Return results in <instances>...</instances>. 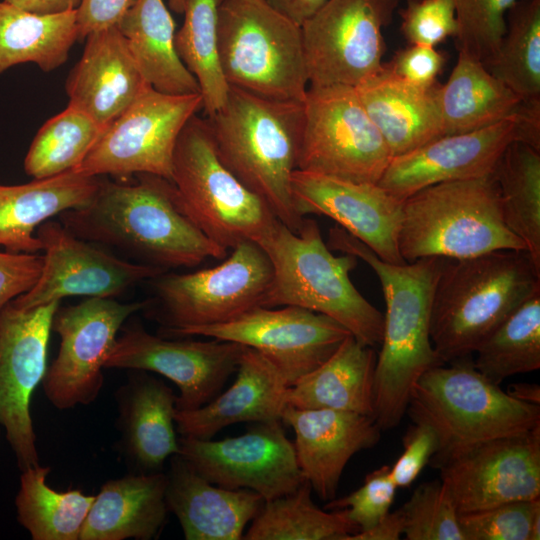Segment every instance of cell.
I'll use <instances>...</instances> for the list:
<instances>
[{
  "label": "cell",
  "mask_w": 540,
  "mask_h": 540,
  "mask_svg": "<svg viewBox=\"0 0 540 540\" xmlns=\"http://www.w3.org/2000/svg\"><path fill=\"white\" fill-rule=\"evenodd\" d=\"M129 179H100L92 201L58 215L77 237L130 261L163 271L224 259L228 250L212 242L189 216L171 180L139 173Z\"/></svg>",
  "instance_id": "6da1fadb"
},
{
  "label": "cell",
  "mask_w": 540,
  "mask_h": 540,
  "mask_svg": "<svg viewBox=\"0 0 540 540\" xmlns=\"http://www.w3.org/2000/svg\"><path fill=\"white\" fill-rule=\"evenodd\" d=\"M327 245L364 261L381 283L386 311L374 372L373 417L382 430L392 429L406 415L417 380L445 364L430 338L432 299L443 258L388 263L338 225L329 230Z\"/></svg>",
  "instance_id": "7a4b0ae2"
},
{
  "label": "cell",
  "mask_w": 540,
  "mask_h": 540,
  "mask_svg": "<svg viewBox=\"0 0 540 540\" xmlns=\"http://www.w3.org/2000/svg\"><path fill=\"white\" fill-rule=\"evenodd\" d=\"M304 118V101L264 98L233 86L223 107L206 118L222 163L295 233L304 217L293 201L291 177Z\"/></svg>",
  "instance_id": "3957f363"
},
{
  "label": "cell",
  "mask_w": 540,
  "mask_h": 540,
  "mask_svg": "<svg viewBox=\"0 0 540 540\" xmlns=\"http://www.w3.org/2000/svg\"><path fill=\"white\" fill-rule=\"evenodd\" d=\"M540 291V268L527 251L443 258L430 338L443 363L468 357L522 303Z\"/></svg>",
  "instance_id": "277c9868"
},
{
  "label": "cell",
  "mask_w": 540,
  "mask_h": 540,
  "mask_svg": "<svg viewBox=\"0 0 540 540\" xmlns=\"http://www.w3.org/2000/svg\"><path fill=\"white\" fill-rule=\"evenodd\" d=\"M259 245L273 267L263 307L305 308L337 321L366 346L381 344L384 316L349 277L358 258L333 254L315 220L304 217L296 233L279 222Z\"/></svg>",
  "instance_id": "5b68a950"
},
{
  "label": "cell",
  "mask_w": 540,
  "mask_h": 540,
  "mask_svg": "<svg viewBox=\"0 0 540 540\" xmlns=\"http://www.w3.org/2000/svg\"><path fill=\"white\" fill-rule=\"evenodd\" d=\"M427 370L412 387L406 414L430 426L438 441L429 464L476 444L540 426V406L519 402L484 377L467 357Z\"/></svg>",
  "instance_id": "8992f818"
},
{
  "label": "cell",
  "mask_w": 540,
  "mask_h": 540,
  "mask_svg": "<svg viewBox=\"0 0 540 540\" xmlns=\"http://www.w3.org/2000/svg\"><path fill=\"white\" fill-rule=\"evenodd\" d=\"M398 248L406 262L527 251L505 224L493 173L427 186L403 202Z\"/></svg>",
  "instance_id": "52a82bcc"
},
{
  "label": "cell",
  "mask_w": 540,
  "mask_h": 540,
  "mask_svg": "<svg viewBox=\"0 0 540 540\" xmlns=\"http://www.w3.org/2000/svg\"><path fill=\"white\" fill-rule=\"evenodd\" d=\"M218 55L229 86L275 100L304 101L308 76L301 25L266 0H223Z\"/></svg>",
  "instance_id": "ba28073f"
},
{
  "label": "cell",
  "mask_w": 540,
  "mask_h": 540,
  "mask_svg": "<svg viewBox=\"0 0 540 540\" xmlns=\"http://www.w3.org/2000/svg\"><path fill=\"white\" fill-rule=\"evenodd\" d=\"M171 181L192 220L226 250L244 241L260 244L280 222L269 206L222 163L206 119L197 114L178 137Z\"/></svg>",
  "instance_id": "9c48e42d"
},
{
  "label": "cell",
  "mask_w": 540,
  "mask_h": 540,
  "mask_svg": "<svg viewBox=\"0 0 540 540\" xmlns=\"http://www.w3.org/2000/svg\"><path fill=\"white\" fill-rule=\"evenodd\" d=\"M272 263L253 241L231 249L222 263L189 273L165 271L150 279L154 298L144 311L159 322L161 336L230 321L263 306Z\"/></svg>",
  "instance_id": "30bf717a"
},
{
  "label": "cell",
  "mask_w": 540,
  "mask_h": 540,
  "mask_svg": "<svg viewBox=\"0 0 540 540\" xmlns=\"http://www.w3.org/2000/svg\"><path fill=\"white\" fill-rule=\"evenodd\" d=\"M297 169L364 183H378L390 149L354 87L310 86Z\"/></svg>",
  "instance_id": "8fae6325"
},
{
  "label": "cell",
  "mask_w": 540,
  "mask_h": 540,
  "mask_svg": "<svg viewBox=\"0 0 540 540\" xmlns=\"http://www.w3.org/2000/svg\"><path fill=\"white\" fill-rule=\"evenodd\" d=\"M201 108V93L170 95L148 86L105 129L73 171L118 180L149 173L171 180L178 137Z\"/></svg>",
  "instance_id": "7c38bea8"
},
{
  "label": "cell",
  "mask_w": 540,
  "mask_h": 540,
  "mask_svg": "<svg viewBox=\"0 0 540 540\" xmlns=\"http://www.w3.org/2000/svg\"><path fill=\"white\" fill-rule=\"evenodd\" d=\"M399 0H327L301 24L310 86L356 87L383 70Z\"/></svg>",
  "instance_id": "4fadbf2b"
},
{
  "label": "cell",
  "mask_w": 540,
  "mask_h": 540,
  "mask_svg": "<svg viewBox=\"0 0 540 540\" xmlns=\"http://www.w3.org/2000/svg\"><path fill=\"white\" fill-rule=\"evenodd\" d=\"M148 304V300L121 303L114 298L88 297L79 304L58 307L52 330L60 337L59 350L41 382L55 408L71 409L96 400L104 383L102 370L119 330Z\"/></svg>",
  "instance_id": "5bb4252c"
},
{
  "label": "cell",
  "mask_w": 540,
  "mask_h": 540,
  "mask_svg": "<svg viewBox=\"0 0 540 540\" xmlns=\"http://www.w3.org/2000/svg\"><path fill=\"white\" fill-rule=\"evenodd\" d=\"M350 334L326 315L287 305L258 306L224 323L164 337L205 336L252 348L272 362L292 386L326 361Z\"/></svg>",
  "instance_id": "9a60e30c"
},
{
  "label": "cell",
  "mask_w": 540,
  "mask_h": 540,
  "mask_svg": "<svg viewBox=\"0 0 540 540\" xmlns=\"http://www.w3.org/2000/svg\"><path fill=\"white\" fill-rule=\"evenodd\" d=\"M59 306L52 302L22 309L10 301L0 309V425L21 471L40 464L30 401L47 370Z\"/></svg>",
  "instance_id": "2e32d148"
},
{
  "label": "cell",
  "mask_w": 540,
  "mask_h": 540,
  "mask_svg": "<svg viewBox=\"0 0 540 540\" xmlns=\"http://www.w3.org/2000/svg\"><path fill=\"white\" fill-rule=\"evenodd\" d=\"M36 236L42 244L43 266L34 286L11 301L18 308L72 296L114 298L165 272L81 239L60 221L47 220L38 227Z\"/></svg>",
  "instance_id": "e0dca14e"
},
{
  "label": "cell",
  "mask_w": 540,
  "mask_h": 540,
  "mask_svg": "<svg viewBox=\"0 0 540 540\" xmlns=\"http://www.w3.org/2000/svg\"><path fill=\"white\" fill-rule=\"evenodd\" d=\"M178 454L205 479L228 489H249L268 501L297 489L304 477L282 421L255 423L221 440L180 436Z\"/></svg>",
  "instance_id": "ac0fdd59"
},
{
  "label": "cell",
  "mask_w": 540,
  "mask_h": 540,
  "mask_svg": "<svg viewBox=\"0 0 540 540\" xmlns=\"http://www.w3.org/2000/svg\"><path fill=\"white\" fill-rule=\"evenodd\" d=\"M245 346L225 340H174L129 325L117 337L104 368L143 370L171 380L176 409H196L217 396L236 372Z\"/></svg>",
  "instance_id": "d6986e66"
},
{
  "label": "cell",
  "mask_w": 540,
  "mask_h": 540,
  "mask_svg": "<svg viewBox=\"0 0 540 540\" xmlns=\"http://www.w3.org/2000/svg\"><path fill=\"white\" fill-rule=\"evenodd\" d=\"M513 141L540 150V121L513 118L478 130L441 136L393 156L377 184L405 200L430 185L489 175Z\"/></svg>",
  "instance_id": "ffe728a7"
},
{
  "label": "cell",
  "mask_w": 540,
  "mask_h": 540,
  "mask_svg": "<svg viewBox=\"0 0 540 540\" xmlns=\"http://www.w3.org/2000/svg\"><path fill=\"white\" fill-rule=\"evenodd\" d=\"M438 469L459 514L540 498V426L476 444Z\"/></svg>",
  "instance_id": "44dd1931"
},
{
  "label": "cell",
  "mask_w": 540,
  "mask_h": 540,
  "mask_svg": "<svg viewBox=\"0 0 540 540\" xmlns=\"http://www.w3.org/2000/svg\"><path fill=\"white\" fill-rule=\"evenodd\" d=\"M291 190L302 217H330L380 259L406 263L398 248L404 200L377 183L353 182L299 169L292 174Z\"/></svg>",
  "instance_id": "7402d4cb"
},
{
  "label": "cell",
  "mask_w": 540,
  "mask_h": 540,
  "mask_svg": "<svg viewBox=\"0 0 540 540\" xmlns=\"http://www.w3.org/2000/svg\"><path fill=\"white\" fill-rule=\"evenodd\" d=\"M281 421L293 429L300 471L323 501L336 498L348 461L359 451L375 446L382 431L371 415L333 409L287 405Z\"/></svg>",
  "instance_id": "603a6c76"
},
{
  "label": "cell",
  "mask_w": 540,
  "mask_h": 540,
  "mask_svg": "<svg viewBox=\"0 0 540 540\" xmlns=\"http://www.w3.org/2000/svg\"><path fill=\"white\" fill-rule=\"evenodd\" d=\"M65 90L72 106L106 129L150 85L117 26L87 35Z\"/></svg>",
  "instance_id": "cb8c5ba5"
},
{
  "label": "cell",
  "mask_w": 540,
  "mask_h": 540,
  "mask_svg": "<svg viewBox=\"0 0 540 540\" xmlns=\"http://www.w3.org/2000/svg\"><path fill=\"white\" fill-rule=\"evenodd\" d=\"M233 384L203 406L176 409V431L184 437L211 439L242 422L281 421L290 387L276 366L258 351L244 348Z\"/></svg>",
  "instance_id": "d4e9b609"
},
{
  "label": "cell",
  "mask_w": 540,
  "mask_h": 540,
  "mask_svg": "<svg viewBox=\"0 0 540 540\" xmlns=\"http://www.w3.org/2000/svg\"><path fill=\"white\" fill-rule=\"evenodd\" d=\"M165 499L186 540H240L264 499L249 489L211 483L179 454L170 457Z\"/></svg>",
  "instance_id": "484cf974"
},
{
  "label": "cell",
  "mask_w": 540,
  "mask_h": 540,
  "mask_svg": "<svg viewBox=\"0 0 540 540\" xmlns=\"http://www.w3.org/2000/svg\"><path fill=\"white\" fill-rule=\"evenodd\" d=\"M116 400L126 457L140 472L161 471L179 450L174 419L177 394L147 371L131 370Z\"/></svg>",
  "instance_id": "4316f807"
},
{
  "label": "cell",
  "mask_w": 540,
  "mask_h": 540,
  "mask_svg": "<svg viewBox=\"0 0 540 540\" xmlns=\"http://www.w3.org/2000/svg\"><path fill=\"white\" fill-rule=\"evenodd\" d=\"M437 105L443 135L513 118L540 121V101L525 100L464 52H459L446 83L438 87Z\"/></svg>",
  "instance_id": "83f0119b"
},
{
  "label": "cell",
  "mask_w": 540,
  "mask_h": 540,
  "mask_svg": "<svg viewBox=\"0 0 540 540\" xmlns=\"http://www.w3.org/2000/svg\"><path fill=\"white\" fill-rule=\"evenodd\" d=\"M101 176L68 171L21 185H0V245L12 253L42 251L38 227L64 211L89 204Z\"/></svg>",
  "instance_id": "f1b7e54d"
},
{
  "label": "cell",
  "mask_w": 540,
  "mask_h": 540,
  "mask_svg": "<svg viewBox=\"0 0 540 540\" xmlns=\"http://www.w3.org/2000/svg\"><path fill=\"white\" fill-rule=\"evenodd\" d=\"M166 473L138 472L105 482L82 527L79 540H151L169 512Z\"/></svg>",
  "instance_id": "f546056e"
},
{
  "label": "cell",
  "mask_w": 540,
  "mask_h": 540,
  "mask_svg": "<svg viewBox=\"0 0 540 540\" xmlns=\"http://www.w3.org/2000/svg\"><path fill=\"white\" fill-rule=\"evenodd\" d=\"M438 82L424 89L383 70L354 87L385 139L392 157L414 150L443 135L437 105Z\"/></svg>",
  "instance_id": "4dcf8cb0"
},
{
  "label": "cell",
  "mask_w": 540,
  "mask_h": 540,
  "mask_svg": "<svg viewBox=\"0 0 540 540\" xmlns=\"http://www.w3.org/2000/svg\"><path fill=\"white\" fill-rule=\"evenodd\" d=\"M375 364L373 347L350 334L326 361L288 388L287 405L373 416Z\"/></svg>",
  "instance_id": "1f68e13d"
},
{
  "label": "cell",
  "mask_w": 540,
  "mask_h": 540,
  "mask_svg": "<svg viewBox=\"0 0 540 540\" xmlns=\"http://www.w3.org/2000/svg\"><path fill=\"white\" fill-rule=\"evenodd\" d=\"M144 80L170 95L200 93L175 47V22L163 0H138L117 25Z\"/></svg>",
  "instance_id": "d6a6232c"
},
{
  "label": "cell",
  "mask_w": 540,
  "mask_h": 540,
  "mask_svg": "<svg viewBox=\"0 0 540 540\" xmlns=\"http://www.w3.org/2000/svg\"><path fill=\"white\" fill-rule=\"evenodd\" d=\"M76 41V10L36 14L0 1V74L23 63L53 71L67 61Z\"/></svg>",
  "instance_id": "836d02e7"
},
{
  "label": "cell",
  "mask_w": 540,
  "mask_h": 540,
  "mask_svg": "<svg viewBox=\"0 0 540 540\" xmlns=\"http://www.w3.org/2000/svg\"><path fill=\"white\" fill-rule=\"evenodd\" d=\"M493 175L506 226L524 242L540 268V150L513 141L497 161Z\"/></svg>",
  "instance_id": "e575fe53"
},
{
  "label": "cell",
  "mask_w": 540,
  "mask_h": 540,
  "mask_svg": "<svg viewBox=\"0 0 540 540\" xmlns=\"http://www.w3.org/2000/svg\"><path fill=\"white\" fill-rule=\"evenodd\" d=\"M305 480L286 495L264 501L243 536L246 540H348L359 531L345 509L318 508Z\"/></svg>",
  "instance_id": "d590c367"
},
{
  "label": "cell",
  "mask_w": 540,
  "mask_h": 540,
  "mask_svg": "<svg viewBox=\"0 0 540 540\" xmlns=\"http://www.w3.org/2000/svg\"><path fill=\"white\" fill-rule=\"evenodd\" d=\"M15 499L18 522L33 540H79L95 495L73 489L58 492L46 478L49 467L36 465L21 471Z\"/></svg>",
  "instance_id": "8d00e7d4"
},
{
  "label": "cell",
  "mask_w": 540,
  "mask_h": 540,
  "mask_svg": "<svg viewBox=\"0 0 540 540\" xmlns=\"http://www.w3.org/2000/svg\"><path fill=\"white\" fill-rule=\"evenodd\" d=\"M475 368L500 385L540 368V291L511 313L475 350Z\"/></svg>",
  "instance_id": "74e56055"
},
{
  "label": "cell",
  "mask_w": 540,
  "mask_h": 540,
  "mask_svg": "<svg viewBox=\"0 0 540 540\" xmlns=\"http://www.w3.org/2000/svg\"><path fill=\"white\" fill-rule=\"evenodd\" d=\"M222 1L187 0L184 22L175 33L176 51L199 84L207 116L223 107L229 90L218 55V12Z\"/></svg>",
  "instance_id": "f35d334b"
},
{
  "label": "cell",
  "mask_w": 540,
  "mask_h": 540,
  "mask_svg": "<svg viewBox=\"0 0 540 540\" xmlns=\"http://www.w3.org/2000/svg\"><path fill=\"white\" fill-rule=\"evenodd\" d=\"M484 66L525 100L540 101V0L515 1L500 47Z\"/></svg>",
  "instance_id": "ab89813d"
},
{
  "label": "cell",
  "mask_w": 540,
  "mask_h": 540,
  "mask_svg": "<svg viewBox=\"0 0 540 540\" xmlns=\"http://www.w3.org/2000/svg\"><path fill=\"white\" fill-rule=\"evenodd\" d=\"M104 131L84 112L67 105L36 133L24 160L26 174L44 179L74 170Z\"/></svg>",
  "instance_id": "60d3db41"
},
{
  "label": "cell",
  "mask_w": 540,
  "mask_h": 540,
  "mask_svg": "<svg viewBox=\"0 0 540 540\" xmlns=\"http://www.w3.org/2000/svg\"><path fill=\"white\" fill-rule=\"evenodd\" d=\"M399 509L407 540H464L459 513L440 479L421 483Z\"/></svg>",
  "instance_id": "b9f144b4"
},
{
  "label": "cell",
  "mask_w": 540,
  "mask_h": 540,
  "mask_svg": "<svg viewBox=\"0 0 540 540\" xmlns=\"http://www.w3.org/2000/svg\"><path fill=\"white\" fill-rule=\"evenodd\" d=\"M516 0H454L458 52L486 64L497 53L506 32V15Z\"/></svg>",
  "instance_id": "7bdbcfd3"
},
{
  "label": "cell",
  "mask_w": 540,
  "mask_h": 540,
  "mask_svg": "<svg viewBox=\"0 0 540 540\" xmlns=\"http://www.w3.org/2000/svg\"><path fill=\"white\" fill-rule=\"evenodd\" d=\"M539 513L537 498L459 514V523L464 540H530L532 523Z\"/></svg>",
  "instance_id": "ee69618b"
},
{
  "label": "cell",
  "mask_w": 540,
  "mask_h": 540,
  "mask_svg": "<svg viewBox=\"0 0 540 540\" xmlns=\"http://www.w3.org/2000/svg\"><path fill=\"white\" fill-rule=\"evenodd\" d=\"M396 490L397 486L390 476V465H383L367 474L358 489L328 501L324 508L345 509L359 531L367 530L390 511Z\"/></svg>",
  "instance_id": "f6af8a7d"
},
{
  "label": "cell",
  "mask_w": 540,
  "mask_h": 540,
  "mask_svg": "<svg viewBox=\"0 0 540 540\" xmlns=\"http://www.w3.org/2000/svg\"><path fill=\"white\" fill-rule=\"evenodd\" d=\"M400 31L408 44L435 47L447 38L456 37L458 23L454 0H405Z\"/></svg>",
  "instance_id": "bcb514c9"
},
{
  "label": "cell",
  "mask_w": 540,
  "mask_h": 540,
  "mask_svg": "<svg viewBox=\"0 0 540 540\" xmlns=\"http://www.w3.org/2000/svg\"><path fill=\"white\" fill-rule=\"evenodd\" d=\"M447 55L435 47L408 44L395 52L384 68L394 77L411 85L428 89L435 86L442 72Z\"/></svg>",
  "instance_id": "7dc6e473"
},
{
  "label": "cell",
  "mask_w": 540,
  "mask_h": 540,
  "mask_svg": "<svg viewBox=\"0 0 540 540\" xmlns=\"http://www.w3.org/2000/svg\"><path fill=\"white\" fill-rule=\"evenodd\" d=\"M438 447L434 430L424 423H415L403 437V451L390 466V476L397 488L409 487L429 464Z\"/></svg>",
  "instance_id": "c3c4849f"
},
{
  "label": "cell",
  "mask_w": 540,
  "mask_h": 540,
  "mask_svg": "<svg viewBox=\"0 0 540 540\" xmlns=\"http://www.w3.org/2000/svg\"><path fill=\"white\" fill-rule=\"evenodd\" d=\"M42 266L37 253L0 252V309L34 286Z\"/></svg>",
  "instance_id": "681fc988"
},
{
  "label": "cell",
  "mask_w": 540,
  "mask_h": 540,
  "mask_svg": "<svg viewBox=\"0 0 540 540\" xmlns=\"http://www.w3.org/2000/svg\"><path fill=\"white\" fill-rule=\"evenodd\" d=\"M138 0H82L76 9L78 41L92 32L117 26Z\"/></svg>",
  "instance_id": "f907efd6"
},
{
  "label": "cell",
  "mask_w": 540,
  "mask_h": 540,
  "mask_svg": "<svg viewBox=\"0 0 540 540\" xmlns=\"http://www.w3.org/2000/svg\"><path fill=\"white\" fill-rule=\"evenodd\" d=\"M404 533L403 515L398 508L389 511L375 525L350 536L348 540H398Z\"/></svg>",
  "instance_id": "816d5d0a"
},
{
  "label": "cell",
  "mask_w": 540,
  "mask_h": 540,
  "mask_svg": "<svg viewBox=\"0 0 540 540\" xmlns=\"http://www.w3.org/2000/svg\"><path fill=\"white\" fill-rule=\"evenodd\" d=\"M275 9L301 25L327 0H266Z\"/></svg>",
  "instance_id": "f5cc1de1"
},
{
  "label": "cell",
  "mask_w": 540,
  "mask_h": 540,
  "mask_svg": "<svg viewBox=\"0 0 540 540\" xmlns=\"http://www.w3.org/2000/svg\"><path fill=\"white\" fill-rule=\"evenodd\" d=\"M36 14H57L76 10L82 0H3Z\"/></svg>",
  "instance_id": "db71d44e"
},
{
  "label": "cell",
  "mask_w": 540,
  "mask_h": 540,
  "mask_svg": "<svg viewBox=\"0 0 540 540\" xmlns=\"http://www.w3.org/2000/svg\"><path fill=\"white\" fill-rule=\"evenodd\" d=\"M506 393L519 402L540 406V386L536 383H513Z\"/></svg>",
  "instance_id": "11a10c76"
},
{
  "label": "cell",
  "mask_w": 540,
  "mask_h": 540,
  "mask_svg": "<svg viewBox=\"0 0 540 540\" xmlns=\"http://www.w3.org/2000/svg\"><path fill=\"white\" fill-rule=\"evenodd\" d=\"M540 539V513L537 514L533 520L530 540H539Z\"/></svg>",
  "instance_id": "9f6ffc18"
},
{
  "label": "cell",
  "mask_w": 540,
  "mask_h": 540,
  "mask_svg": "<svg viewBox=\"0 0 540 540\" xmlns=\"http://www.w3.org/2000/svg\"><path fill=\"white\" fill-rule=\"evenodd\" d=\"M186 1L187 0H168V5L173 12L182 14L184 12Z\"/></svg>",
  "instance_id": "6f0895ef"
}]
</instances>
